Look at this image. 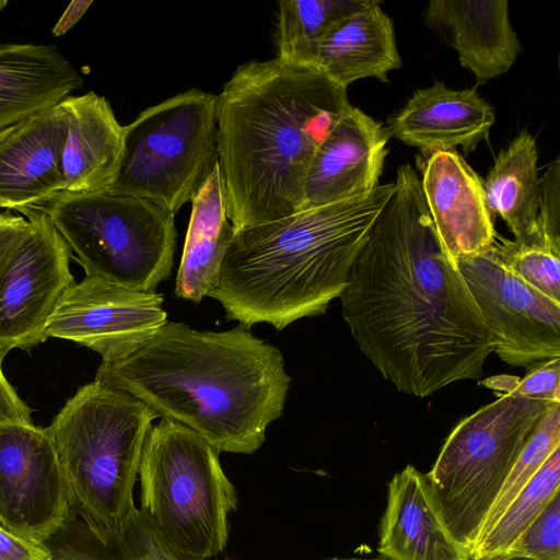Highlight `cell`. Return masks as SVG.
I'll return each instance as SVG.
<instances>
[{"mask_svg": "<svg viewBox=\"0 0 560 560\" xmlns=\"http://www.w3.org/2000/svg\"><path fill=\"white\" fill-rule=\"evenodd\" d=\"M361 352L399 392L424 398L478 381L494 342L436 233L420 176L397 170L339 296Z\"/></svg>", "mask_w": 560, "mask_h": 560, "instance_id": "cell-1", "label": "cell"}, {"mask_svg": "<svg viewBox=\"0 0 560 560\" xmlns=\"http://www.w3.org/2000/svg\"><path fill=\"white\" fill-rule=\"evenodd\" d=\"M94 381L189 427L220 453L253 454L281 416L291 377L281 351L249 328L202 331L167 320L125 359L102 362Z\"/></svg>", "mask_w": 560, "mask_h": 560, "instance_id": "cell-2", "label": "cell"}, {"mask_svg": "<svg viewBox=\"0 0 560 560\" xmlns=\"http://www.w3.org/2000/svg\"><path fill=\"white\" fill-rule=\"evenodd\" d=\"M217 103L218 162L234 231L304 207L312 160L350 105L347 89L314 65L248 61Z\"/></svg>", "mask_w": 560, "mask_h": 560, "instance_id": "cell-3", "label": "cell"}, {"mask_svg": "<svg viewBox=\"0 0 560 560\" xmlns=\"http://www.w3.org/2000/svg\"><path fill=\"white\" fill-rule=\"evenodd\" d=\"M394 189L395 182L378 185L363 197L234 231L208 296L245 328L268 323L282 330L325 313Z\"/></svg>", "mask_w": 560, "mask_h": 560, "instance_id": "cell-4", "label": "cell"}, {"mask_svg": "<svg viewBox=\"0 0 560 560\" xmlns=\"http://www.w3.org/2000/svg\"><path fill=\"white\" fill-rule=\"evenodd\" d=\"M156 418L132 395L93 381L80 387L47 427L73 513L113 550L126 544L137 523L133 488Z\"/></svg>", "mask_w": 560, "mask_h": 560, "instance_id": "cell-5", "label": "cell"}, {"mask_svg": "<svg viewBox=\"0 0 560 560\" xmlns=\"http://www.w3.org/2000/svg\"><path fill=\"white\" fill-rule=\"evenodd\" d=\"M220 452L189 427L171 419L152 425L138 469L140 515L177 560L220 553L237 494Z\"/></svg>", "mask_w": 560, "mask_h": 560, "instance_id": "cell-6", "label": "cell"}, {"mask_svg": "<svg viewBox=\"0 0 560 560\" xmlns=\"http://www.w3.org/2000/svg\"><path fill=\"white\" fill-rule=\"evenodd\" d=\"M68 244L85 276L154 291L172 275L174 214L128 195L60 191L37 206Z\"/></svg>", "mask_w": 560, "mask_h": 560, "instance_id": "cell-7", "label": "cell"}, {"mask_svg": "<svg viewBox=\"0 0 560 560\" xmlns=\"http://www.w3.org/2000/svg\"><path fill=\"white\" fill-rule=\"evenodd\" d=\"M550 404L500 395L457 423L427 472L447 526L470 552L511 468Z\"/></svg>", "mask_w": 560, "mask_h": 560, "instance_id": "cell-8", "label": "cell"}, {"mask_svg": "<svg viewBox=\"0 0 560 560\" xmlns=\"http://www.w3.org/2000/svg\"><path fill=\"white\" fill-rule=\"evenodd\" d=\"M218 97L190 89L124 126L117 176L107 190L153 201L176 214L218 163Z\"/></svg>", "mask_w": 560, "mask_h": 560, "instance_id": "cell-9", "label": "cell"}, {"mask_svg": "<svg viewBox=\"0 0 560 560\" xmlns=\"http://www.w3.org/2000/svg\"><path fill=\"white\" fill-rule=\"evenodd\" d=\"M28 234L0 269V353L31 350L46 340V327L67 291L75 283L71 250L39 208L20 209Z\"/></svg>", "mask_w": 560, "mask_h": 560, "instance_id": "cell-10", "label": "cell"}, {"mask_svg": "<svg viewBox=\"0 0 560 560\" xmlns=\"http://www.w3.org/2000/svg\"><path fill=\"white\" fill-rule=\"evenodd\" d=\"M456 264L503 362L528 368L560 358V302L508 271L491 248Z\"/></svg>", "mask_w": 560, "mask_h": 560, "instance_id": "cell-11", "label": "cell"}, {"mask_svg": "<svg viewBox=\"0 0 560 560\" xmlns=\"http://www.w3.org/2000/svg\"><path fill=\"white\" fill-rule=\"evenodd\" d=\"M72 512L47 428L33 422L0 423V526L44 544Z\"/></svg>", "mask_w": 560, "mask_h": 560, "instance_id": "cell-12", "label": "cell"}, {"mask_svg": "<svg viewBox=\"0 0 560 560\" xmlns=\"http://www.w3.org/2000/svg\"><path fill=\"white\" fill-rule=\"evenodd\" d=\"M164 298L85 276L63 295L45 331L46 339L73 341L102 357L125 359L167 322Z\"/></svg>", "mask_w": 560, "mask_h": 560, "instance_id": "cell-13", "label": "cell"}, {"mask_svg": "<svg viewBox=\"0 0 560 560\" xmlns=\"http://www.w3.org/2000/svg\"><path fill=\"white\" fill-rule=\"evenodd\" d=\"M388 137L381 122L350 104L312 160L305 180L303 209L372 192L378 186Z\"/></svg>", "mask_w": 560, "mask_h": 560, "instance_id": "cell-14", "label": "cell"}, {"mask_svg": "<svg viewBox=\"0 0 560 560\" xmlns=\"http://www.w3.org/2000/svg\"><path fill=\"white\" fill-rule=\"evenodd\" d=\"M420 183L436 233L455 262L492 246L497 234L482 180L457 151L427 154Z\"/></svg>", "mask_w": 560, "mask_h": 560, "instance_id": "cell-15", "label": "cell"}, {"mask_svg": "<svg viewBox=\"0 0 560 560\" xmlns=\"http://www.w3.org/2000/svg\"><path fill=\"white\" fill-rule=\"evenodd\" d=\"M68 127L61 102L0 131L1 208L37 207L63 191L61 159Z\"/></svg>", "mask_w": 560, "mask_h": 560, "instance_id": "cell-16", "label": "cell"}, {"mask_svg": "<svg viewBox=\"0 0 560 560\" xmlns=\"http://www.w3.org/2000/svg\"><path fill=\"white\" fill-rule=\"evenodd\" d=\"M377 550L385 560H472L447 526L427 472L412 465L387 483Z\"/></svg>", "mask_w": 560, "mask_h": 560, "instance_id": "cell-17", "label": "cell"}, {"mask_svg": "<svg viewBox=\"0 0 560 560\" xmlns=\"http://www.w3.org/2000/svg\"><path fill=\"white\" fill-rule=\"evenodd\" d=\"M494 118L493 108L476 89L455 91L435 81L412 94L389 119L386 131L423 154L456 147L468 153L488 138Z\"/></svg>", "mask_w": 560, "mask_h": 560, "instance_id": "cell-18", "label": "cell"}, {"mask_svg": "<svg viewBox=\"0 0 560 560\" xmlns=\"http://www.w3.org/2000/svg\"><path fill=\"white\" fill-rule=\"evenodd\" d=\"M425 16L447 31L460 65L479 84L508 72L521 52L505 0H433Z\"/></svg>", "mask_w": 560, "mask_h": 560, "instance_id": "cell-19", "label": "cell"}, {"mask_svg": "<svg viewBox=\"0 0 560 560\" xmlns=\"http://www.w3.org/2000/svg\"><path fill=\"white\" fill-rule=\"evenodd\" d=\"M62 104L69 115L61 159L63 191H107L118 173L124 126L106 97L93 91L70 95Z\"/></svg>", "mask_w": 560, "mask_h": 560, "instance_id": "cell-20", "label": "cell"}, {"mask_svg": "<svg viewBox=\"0 0 560 560\" xmlns=\"http://www.w3.org/2000/svg\"><path fill=\"white\" fill-rule=\"evenodd\" d=\"M315 66L343 89L365 78L388 81L401 59L393 23L377 1L369 0L329 24L320 37Z\"/></svg>", "mask_w": 560, "mask_h": 560, "instance_id": "cell-21", "label": "cell"}, {"mask_svg": "<svg viewBox=\"0 0 560 560\" xmlns=\"http://www.w3.org/2000/svg\"><path fill=\"white\" fill-rule=\"evenodd\" d=\"M83 85L54 45L0 43V131L61 103Z\"/></svg>", "mask_w": 560, "mask_h": 560, "instance_id": "cell-22", "label": "cell"}, {"mask_svg": "<svg viewBox=\"0 0 560 560\" xmlns=\"http://www.w3.org/2000/svg\"><path fill=\"white\" fill-rule=\"evenodd\" d=\"M234 235L228 219L219 162L191 200V212L175 295L195 303L218 283L221 266Z\"/></svg>", "mask_w": 560, "mask_h": 560, "instance_id": "cell-23", "label": "cell"}, {"mask_svg": "<svg viewBox=\"0 0 560 560\" xmlns=\"http://www.w3.org/2000/svg\"><path fill=\"white\" fill-rule=\"evenodd\" d=\"M535 138L526 130L517 135L495 158L482 180L489 212L500 215L514 241L534 243L538 235L540 178Z\"/></svg>", "mask_w": 560, "mask_h": 560, "instance_id": "cell-24", "label": "cell"}, {"mask_svg": "<svg viewBox=\"0 0 560 560\" xmlns=\"http://www.w3.org/2000/svg\"><path fill=\"white\" fill-rule=\"evenodd\" d=\"M558 493L560 446L511 501L494 525L479 537L471 551V559L483 560L504 553Z\"/></svg>", "mask_w": 560, "mask_h": 560, "instance_id": "cell-25", "label": "cell"}, {"mask_svg": "<svg viewBox=\"0 0 560 560\" xmlns=\"http://www.w3.org/2000/svg\"><path fill=\"white\" fill-rule=\"evenodd\" d=\"M369 0H282L278 2V58L314 65L322 35L336 19Z\"/></svg>", "mask_w": 560, "mask_h": 560, "instance_id": "cell-26", "label": "cell"}, {"mask_svg": "<svg viewBox=\"0 0 560 560\" xmlns=\"http://www.w3.org/2000/svg\"><path fill=\"white\" fill-rule=\"evenodd\" d=\"M559 446L560 402H551L511 468L485 521L479 537L494 525L511 501L532 480L551 453Z\"/></svg>", "mask_w": 560, "mask_h": 560, "instance_id": "cell-27", "label": "cell"}, {"mask_svg": "<svg viewBox=\"0 0 560 560\" xmlns=\"http://www.w3.org/2000/svg\"><path fill=\"white\" fill-rule=\"evenodd\" d=\"M499 240L490 247L498 261L536 291L560 302V243Z\"/></svg>", "mask_w": 560, "mask_h": 560, "instance_id": "cell-28", "label": "cell"}, {"mask_svg": "<svg viewBox=\"0 0 560 560\" xmlns=\"http://www.w3.org/2000/svg\"><path fill=\"white\" fill-rule=\"evenodd\" d=\"M528 368L524 377L495 375L479 383L510 396L560 402V358L538 361Z\"/></svg>", "mask_w": 560, "mask_h": 560, "instance_id": "cell-29", "label": "cell"}, {"mask_svg": "<svg viewBox=\"0 0 560 560\" xmlns=\"http://www.w3.org/2000/svg\"><path fill=\"white\" fill-rule=\"evenodd\" d=\"M504 553L529 560H560V493Z\"/></svg>", "mask_w": 560, "mask_h": 560, "instance_id": "cell-30", "label": "cell"}, {"mask_svg": "<svg viewBox=\"0 0 560 560\" xmlns=\"http://www.w3.org/2000/svg\"><path fill=\"white\" fill-rule=\"evenodd\" d=\"M540 240L560 243V164L555 160L540 178L538 210Z\"/></svg>", "mask_w": 560, "mask_h": 560, "instance_id": "cell-31", "label": "cell"}, {"mask_svg": "<svg viewBox=\"0 0 560 560\" xmlns=\"http://www.w3.org/2000/svg\"><path fill=\"white\" fill-rule=\"evenodd\" d=\"M0 560H52L44 544L18 537L0 526Z\"/></svg>", "mask_w": 560, "mask_h": 560, "instance_id": "cell-32", "label": "cell"}, {"mask_svg": "<svg viewBox=\"0 0 560 560\" xmlns=\"http://www.w3.org/2000/svg\"><path fill=\"white\" fill-rule=\"evenodd\" d=\"M2 360L0 353V423H30L32 409L4 376Z\"/></svg>", "mask_w": 560, "mask_h": 560, "instance_id": "cell-33", "label": "cell"}, {"mask_svg": "<svg viewBox=\"0 0 560 560\" xmlns=\"http://www.w3.org/2000/svg\"><path fill=\"white\" fill-rule=\"evenodd\" d=\"M30 229L31 224L25 217L13 214L10 210L0 212V269Z\"/></svg>", "mask_w": 560, "mask_h": 560, "instance_id": "cell-34", "label": "cell"}, {"mask_svg": "<svg viewBox=\"0 0 560 560\" xmlns=\"http://www.w3.org/2000/svg\"><path fill=\"white\" fill-rule=\"evenodd\" d=\"M132 560H177L154 535L140 512L137 520L136 552Z\"/></svg>", "mask_w": 560, "mask_h": 560, "instance_id": "cell-35", "label": "cell"}, {"mask_svg": "<svg viewBox=\"0 0 560 560\" xmlns=\"http://www.w3.org/2000/svg\"><path fill=\"white\" fill-rule=\"evenodd\" d=\"M92 3L93 0L71 1L51 30L52 35L56 37L62 36L72 28L84 15Z\"/></svg>", "mask_w": 560, "mask_h": 560, "instance_id": "cell-36", "label": "cell"}, {"mask_svg": "<svg viewBox=\"0 0 560 560\" xmlns=\"http://www.w3.org/2000/svg\"><path fill=\"white\" fill-rule=\"evenodd\" d=\"M483 560H529V559L502 553V555H497L493 557L486 558Z\"/></svg>", "mask_w": 560, "mask_h": 560, "instance_id": "cell-37", "label": "cell"}, {"mask_svg": "<svg viewBox=\"0 0 560 560\" xmlns=\"http://www.w3.org/2000/svg\"><path fill=\"white\" fill-rule=\"evenodd\" d=\"M325 560H385V559H378V558H330Z\"/></svg>", "mask_w": 560, "mask_h": 560, "instance_id": "cell-38", "label": "cell"}, {"mask_svg": "<svg viewBox=\"0 0 560 560\" xmlns=\"http://www.w3.org/2000/svg\"><path fill=\"white\" fill-rule=\"evenodd\" d=\"M8 1L7 0H0V11H2L7 5H8Z\"/></svg>", "mask_w": 560, "mask_h": 560, "instance_id": "cell-39", "label": "cell"}]
</instances>
